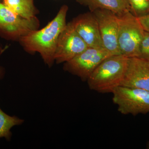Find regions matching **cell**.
Returning <instances> with one entry per match:
<instances>
[{
    "instance_id": "15",
    "label": "cell",
    "mask_w": 149,
    "mask_h": 149,
    "mask_svg": "<svg viewBox=\"0 0 149 149\" xmlns=\"http://www.w3.org/2000/svg\"><path fill=\"white\" fill-rule=\"evenodd\" d=\"M139 57L149 61V33L146 31L140 45Z\"/></svg>"
},
{
    "instance_id": "7",
    "label": "cell",
    "mask_w": 149,
    "mask_h": 149,
    "mask_svg": "<svg viewBox=\"0 0 149 149\" xmlns=\"http://www.w3.org/2000/svg\"><path fill=\"white\" fill-rule=\"evenodd\" d=\"M88 47L76 32L71 22L61 33L55 53V62L58 64L65 63L83 52Z\"/></svg>"
},
{
    "instance_id": "1",
    "label": "cell",
    "mask_w": 149,
    "mask_h": 149,
    "mask_svg": "<svg viewBox=\"0 0 149 149\" xmlns=\"http://www.w3.org/2000/svg\"><path fill=\"white\" fill-rule=\"evenodd\" d=\"M68 7L63 6L54 18L40 29L32 31L21 37L19 42L29 53H39L49 67L55 62L54 55L58 37L66 27Z\"/></svg>"
},
{
    "instance_id": "16",
    "label": "cell",
    "mask_w": 149,
    "mask_h": 149,
    "mask_svg": "<svg viewBox=\"0 0 149 149\" xmlns=\"http://www.w3.org/2000/svg\"><path fill=\"white\" fill-rule=\"evenodd\" d=\"M137 17L144 31L149 33V12L143 15Z\"/></svg>"
},
{
    "instance_id": "17",
    "label": "cell",
    "mask_w": 149,
    "mask_h": 149,
    "mask_svg": "<svg viewBox=\"0 0 149 149\" xmlns=\"http://www.w3.org/2000/svg\"><path fill=\"white\" fill-rule=\"evenodd\" d=\"M2 51V48L1 46L0 45V52H1ZM2 75V70L0 69V78L1 77Z\"/></svg>"
},
{
    "instance_id": "21",
    "label": "cell",
    "mask_w": 149,
    "mask_h": 149,
    "mask_svg": "<svg viewBox=\"0 0 149 149\" xmlns=\"http://www.w3.org/2000/svg\"></svg>"
},
{
    "instance_id": "6",
    "label": "cell",
    "mask_w": 149,
    "mask_h": 149,
    "mask_svg": "<svg viewBox=\"0 0 149 149\" xmlns=\"http://www.w3.org/2000/svg\"><path fill=\"white\" fill-rule=\"evenodd\" d=\"M113 55L104 48L88 47L69 61L65 63L63 69L80 77L88 80L97 67L107 58Z\"/></svg>"
},
{
    "instance_id": "8",
    "label": "cell",
    "mask_w": 149,
    "mask_h": 149,
    "mask_svg": "<svg viewBox=\"0 0 149 149\" xmlns=\"http://www.w3.org/2000/svg\"><path fill=\"white\" fill-rule=\"evenodd\" d=\"M92 13L97 21L104 48L113 55H120L118 45V16L107 10L97 9Z\"/></svg>"
},
{
    "instance_id": "14",
    "label": "cell",
    "mask_w": 149,
    "mask_h": 149,
    "mask_svg": "<svg viewBox=\"0 0 149 149\" xmlns=\"http://www.w3.org/2000/svg\"><path fill=\"white\" fill-rule=\"evenodd\" d=\"M131 12L136 16L143 15L149 12V3L146 0H127Z\"/></svg>"
},
{
    "instance_id": "10",
    "label": "cell",
    "mask_w": 149,
    "mask_h": 149,
    "mask_svg": "<svg viewBox=\"0 0 149 149\" xmlns=\"http://www.w3.org/2000/svg\"><path fill=\"white\" fill-rule=\"evenodd\" d=\"M120 86L149 91V61L139 57L128 58Z\"/></svg>"
},
{
    "instance_id": "11",
    "label": "cell",
    "mask_w": 149,
    "mask_h": 149,
    "mask_svg": "<svg viewBox=\"0 0 149 149\" xmlns=\"http://www.w3.org/2000/svg\"><path fill=\"white\" fill-rule=\"evenodd\" d=\"M80 4L86 6L91 12L97 9L111 11L120 16L125 13L131 11L127 0H75Z\"/></svg>"
},
{
    "instance_id": "18",
    "label": "cell",
    "mask_w": 149,
    "mask_h": 149,
    "mask_svg": "<svg viewBox=\"0 0 149 149\" xmlns=\"http://www.w3.org/2000/svg\"><path fill=\"white\" fill-rule=\"evenodd\" d=\"M147 148L149 149V142L148 143V145H147Z\"/></svg>"
},
{
    "instance_id": "13",
    "label": "cell",
    "mask_w": 149,
    "mask_h": 149,
    "mask_svg": "<svg viewBox=\"0 0 149 149\" xmlns=\"http://www.w3.org/2000/svg\"><path fill=\"white\" fill-rule=\"evenodd\" d=\"M24 120L15 116H10L0 108V139L4 138L10 141L12 136L10 130L15 125H21Z\"/></svg>"
},
{
    "instance_id": "12",
    "label": "cell",
    "mask_w": 149,
    "mask_h": 149,
    "mask_svg": "<svg viewBox=\"0 0 149 149\" xmlns=\"http://www.w3.org/2000/svg\"><path fill=\"white\" fill-rule=\"evenodd\" d=\"M1 2L10 10L24 18H34L38 12L34 0H2Z\"/></svg>"
},
{
    "instance_id": "5",
    "label": "cell",
    "mask_w": 149,
    "mask_h": 149,
    "mask_svg": "<svg viewBox=\"0 0 149 149\" xmlns=\"http://www.w3.org/2000/svg\"><path fill=\"white\" fill-rule=\"evenodd\" d=\"M112 93L113 102L121 114L135 116L149 112V91L119 86Z\"/></svg>"
},
{
    "instance_id": "2",
    "label": "cell",
    "mask_w": 149,
    "mask_h": 149,
    "mask_svg": "<svg viewBox=\"0 0 149 149\" xmlns=\"http://www.w3.org/2000/svg\"><path fill=\"white\" fill-rule=\"evenodd\" d=\"M128 59L124 56L115 55L104 60L88 78L89 88L99 93H112L121 85Z\"/></svg>"
},
{
    "instance_id": "3",
    "label": "cell",
    "mask_w": 149,
    "mask_h": 149,
    "mask_svg": "<svg viewBox=\"0 0 149 149\" xmlns=\"http://www.w3.org/2000/svg\"><path fill=\"white\" fill-rule=\"evenodd\" d=\"M118 45L119 54L127 58L139 57L144 32L138 17L131 11L118 16Z\"/></svg>"
},
{
    "instance_id": "19",
    "label": "cell",
    "mask_w": 149,
    "mask_h": 149,
    "mask_svg": "<svg viewBox=\"0 0 149 149\" xmlns=\"http://www.w3.org/2000/svg\"><path fill=\"white\" fill-rule=\"evenodd\" d=\"M149 3V0H146Z\"/></svg>"
},
{
    "instance_id": "20",
    "label": "cell",
    "mask_w": 149,
    "mask_h": 149,
    "mask_svg": "<svg viewBox=\"0 0 149 149\" xmlns=\"http://www.w3.org/2000/svg\"><path fill=\"white\" fill-rule=\"evenodd\" d=\"M2 1V0H0V1L1 2V1Z\"/></svg>"
},
{
    "instance_id": "4",
    "label": "cell",
    "mask_w": 149,
    "mask_h": 149,
    "mask_svg": "<svg viewBox=\"0 0 149 149\" xmlns=\"http://www.w3.org/2000/svg\"><path fill=\"white\" fill-rule=\"evenodd\" d=\"M40 21L37 17H22L0 1V37L10 41H19L21 37L39 29Z\"/></svg>"
},
{
    "instance_id": "9",
    "label": "cell",
    "mask_w": 149,
    "mask_h": 149,
    "mask_svg": "<svg viewBox=\"0 0 149 149\" xmlns=\"http://www.w3.org/2000/svg\"><path fill=\"white\" fill-rule=\"evenodd\" d=\"M70 22L88 47L104 48L97 21L93 13L79 15Z\"/></svg>"
}]
</instances>
